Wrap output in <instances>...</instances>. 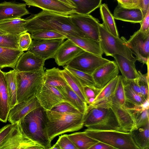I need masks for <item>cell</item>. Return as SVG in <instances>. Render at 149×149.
I'll use <instances>...</instances> for the list:
<instances>
[{"label": "cell", "mask_w": 149, "mask_h": 149, "mask_svg": "<svg viewBox=\"0 0 149 149\" xmlns=\"http://www.w3.org/2000/svg\"><path fill=\"white\" fill-rule=\"evenodd\" d=\"M19 122L24 135L41 145L44 149H49L51 141L48 135L46 112L43 107L33 110Z\"/></svg>", "instance_id": "2"}, {"label": "cell", "mask_w": 149, "mask_h": 149, "mask_svg": "<svg viewBox=\"0 0 149 149\" xmlns=\"http://www.w3.org/2000/svg\"><path fill=\"white\" fill-rule=\"evenodd\" d=\"M90 149H115V148L107 144L99 141L90 148Z\"/></svg>", "instance_id": "51"}, {"label": "cell", "mask_w": 149, "mask_h": 149, "mask_svg": "<svg viewBox=\"0 0 149 149\" xmlns=\"http://www.w3.org/2000/svg\"><path fill=\"white\" fill-rule=\"evenodd\" d=\"M139 149H149V123L130 132Z\"/></svg>", "instance_id": "28"}, {"label": "cell", "mask_w": 149, "mask_h": 149, "mask_svg": "<svg viewBox=\"0 0 149 149\" xmlns=\"http://www.w3.org/2000/svg\"><path fill=\"white\" fill-rule=\"evenodd\" d=\"M67 5L70 6L73 8H76L75 4L71 0H57Z\"/></svg>", "instance_id": "53"}, {"label": "cell", "mask_w": 149, "mask_h": 149, "mask_svg": "<svg viewBox=\"0 0 149 149\" xmlns=\"http://www.w3.org/2000/svg\"><path fill=\"white\" fill-rule=\"evenodd\" d=\"M112 57L124 80H131L137 78L138 72L136 68L135 62L119 55H115Z\"/></svg>", "instance_id": "23"}, {"label": "cell", "mask_w": 149, "mask_h": 149, "mask_svg": "<svg viewBox=\"0 0 149 149\" xmlns=\"http://www.w3.org/2000/svg\"><path fill=\"white\" fill-rule=\"evenodd\" d=\"M24 27L31 33L37 31L47 30L62 34L68 33L85 38L73 23L70 15L44 10L26 19Z\"/></svg>", "instance_id": "1"}, {"label": "cell", "mask_w": 149, "mask_h": 149, "mask_svg": "<svg viewBox=\"0 0 149 149\" xmlns=\"http://www.w3.org/2000/svg\"><path fill=\"white\" fill-rule=\"evenodd\" d=\"M26 5L40 8L42 10L69 15L75 9L57 0H22Z\"/></svg>", "instance_id": "18"}, {"label": "cell", "mask_w": 149, "mask_h": 149, "mask_svg": "<svg viewBox=\"0 0 149 149\" xmlns=\"http://www.w3.org/2000/svg\"><path fill=\"white\" fill-rule=\"evenodd\" d=\"M84 51L71 40L67 39L59 47L54 58L57 65L63 67Z\"/></svg>", "instance_id": "16"}, {"label": "cell", "mask_w": 149, "mask_h": 149, "mask_svg": "<svg viewBox=\"0 0 149 149\" xmlns=\"http://www.w3.org/2000/svg\"><path fill=\"white\" fill-rule=\"evenodd\" d=\"M32 41L31 34L29 33L25 32L20 34L18 42L19 50L23 52L28 51Z\"/></svg>", "instance_id": "44"}, {"label": "cell", "mask_w": 149, "mask_h": 149, "mask_svg": "<svg viewBox=\"0 0 149 149\" xmlns=\"http://www.w3.org/2000/svg\"><path fill=\"white\" fill-rule=\"evenodd\" d=\"M31 38L34 40H47L56 39H65L66 38L57 32L47 30H40L31 33Z\"/></svg>", "instance_id": "37"}, {"label": "cell", "mask_w": 149, "mask_h": 149, "mask_svg": "<svg viewBox=\"0 0 149 149\" xmlns=\"http://www.w3.org/2000/svg\"><path fill=\"white\" fill-rule=\"evenodd\" d=\"M56 143L60 149H77L68 137L67 134H64L59 136Z\"/></svg>", "instance_id": "46"}, {"label": "cell", "mask_w": 149, "mask_h": 149, "mask_svg": "<svg viewBox=\"0 0 149 149\" xmlns=\"http://www.w3.org/2000/svg\"><path fill=\"white\" fill-rule=\"evenodd\" d=\"M19 35L6 33L0 35V47L19 50L18 40Z\"/></svg>", "instance_id": "38"}, {"label": "cell", "mask_w": 149, "mask_h": 149, "mask_svg": "<svg viewBox=\"0 0 149 149\" xmlns=\"http://www.w3.org/2000/svg\"><path fill=\"white\" fill-rule=\"evenodd\" d=\"M26 3L5 1L0 3V22L6 19L20 18L29 13Z\"/></svg>", "instance_id": "20"}, {"label": "cell", "mask_w": 149, "mask_h": 149, "mask_svg": "<svg viewBox=\"0 0 149 149\" xmlns=\"http://www.w3.org/2000/svg\"><path fill=\"white\" fill-rule=\"evenodd\" d=\"M110 61L102 56L84 51L65 66L92 74L98 68Z\"/></svg>", "instance_id": "8"}, {"label": "cell", "mask_w": 149, "mask_h": 149, "mask_svg": "<svg viewBox=\"0 0 149 149\" xmlns=\"http://www.w3.org/2000/svg\"><path fill=\"white\" fill-rule=\"evenodd\" d=\"M67 135L77 149H90L99 142L87 136L84 131L75 132Z\"/></svg>", "instance_id": "31"}, {"label": "cell", "mask_w": 149, "mask_h": 149, "mask_svg": "<svg viewBox=\"0 0 149 149\" xmlns=\"http://www.w3.org/2000/svg\"><path fill=\"white\" fill-rule=\"evenodd\" d=\"M140 0H133V4L134 8H139Z\"/></svg>", "instance_id": "55"}, {"label": "cell", "mask_w": 149, "mask_h": 149, "mask_svg": "<svg viewBox=\"0 0 149 149\" xmlns=\"http://www.w3.org/2000/svg\"><path fill=\"white\" fill-rule=\"evenodd\" d=\"M106 102L113 111L124 132H130L137 128L134 115L131 110L120 106L111 97Z\"/></svg>", "instance_id": "13"}, {"label": "cell", "mask_w": 149, "mask_h": 149, "mask_svg": "<svg viewBox=\"0 0 149 149\" xmlns=\"http://www.w3.org/2000/svg\"><path fill=\"white\" fill-rule=\"evenodd\" d=\"M123 80L124 84L128 85L134 91L142 96L136 79L131 80H125L123 79Z\"/></svg>", "instance_id": "49"}, {"label": "cell", "mask_w": 149, "mask_h": 149, "mask_svg": "<svg viewBox=\"0 0 149 149\" xmlns=\"http://www.w3.org/2000/svg\"><path fill=\"white\" fill-rule=\"evenodd\" d=\"M45 67L36 71L17 72L16 74L17 103L36 96L44 84Z\"/></svg>", "instance_id": "5"}, {"label": "cell", "mask_w": 149, "mask_h": 149, "mask_svg": "<svg viewBox=\"0 0 149 149\" xmlns=\"http://www.w3.org/2000/svg\"><path fill=\"white\" fill-rule=\"evenodd\" d=\"M46 111L48 135L51 141L58 136L78 131L84 126L83 113H61L48 110Z\"/></svg>", "instance_id": "4"}, {"label": "cell", "mask_w": 149, "mask_h": 149, "mask_svg": "<svg viewBox=\"0 0 149 149\" xmlns=\"http://www.w3.org/2000/svg\"><path fill=\"white\" fill-rule=\"evenodd\" d=\"M15 69L4 72L8 96V103L10 110L17 103V84Z\"/></svg>", "instance_id": "29"}, {"label": "cell", "mask_w": 149, "mask_h": 149, "mask_svg": "<svg viewBox=\"0 0 149 149\" xmlns=\"http://www.w3.org/2000/svg\"><path fill=\"white\" fill-rule=\"evenodd\" d=\"M26 21L21 17L4 20L0 22V30L6 33L19 35L27 32L24 27Z\"/></svg>", "instance_id": "27"}, {"label": "cell", "mask_w": 149, "mask_h": 149, "mask_svg": "<svg viewBox=\"0 0 149 149\" xmlns=\"http://www.w3.org/2000/svg\"><path fill=\"white\" fill-rule=\"evenodd\" d=\"M45 60L27 51L19 57L15 69L17 72H29L39 71L45 67Z\"/></svg>", "instance_id": "19"}, {"label": "cell", "mask_w": 149, "mask_h": 149, "mask_svg": "<svg viewBox=\"0 0 149 149\" xmlns=\"http://www.w3.org/2000/svg\"><path fill=\"white\" fill-rule=\"evenodd\" d=\"M66 68L73 74L79 81L83 86L95 87V84L92 74L64 66Z\"/></svg>", "instance_id": "36"}, {"label": "cell", "mask_w": 149, "mask_h": 149, "mask_svg": "<svg viewBox=\"0 0 149 149\" xmlns=\"http://www.w3.org/2000/svg\"><path fill=\"white\" fill-rule=\"evenodd\" d=\"M64 40L62 39H33L28 51L45 60L54 58Z\"/></svg>", "instance_id": "11"}, {"label": "cell", "mask_w": 149, "mask_h": 149, "mask_svg": "<svg viewBox=\"0 0 149 149\" xmlns=\"http://www.w3.org/2000/svg\"><path fill=\"white\" fill-rule=\"evenodd\" d=\"M142 110L149 109V99H147L141 106Z\"/></svg>", "instance_id": "54"}, {"label": "cell", "mask_w": 149, "mask_h": 149, "mask_svg": "<svg viewBox=\"0 0 149 149\" xmlns=\"http://www.w3.org/2000/svg\"><path fill=\"white\" fill-rule=\"evenodd\" d=\"M100 12L104 26L106 30L114 36L119 37V35L114 18L105 3L101 4Z\"/></svg>", "instance_id": "32"}, {"label": "cell", "mask_w": 149, "mask_h": 149, "mask_svg": "<svg viewBox=\"0 0 149 149\" xmlns=\"http://www.w3.org/2000/svg\"><path fill=\"white\" fill-rule=\"evenodd\" d=\"M100 89L95 87H91L87 86H84V94L87 101L88 99L89 98H95L98 93Z\"/></svg>", "instance_id": "47"}, {"label": "cell", "mask_w": 149, "mask_h": 149, "mask_svg": "<svg viewBox=\"0 0 149 149\" xmlns=\"http://www.w3.org/2000/svg\"><path fill=\"white\" fill-rule=\"evenodd\" d=\"M137 81L139 85L141 95L145 100L149 98V74L148 71L145 74H143L138 71Z\"/></svg>", "instance_id": "41"}, {"label": "cell", "mask_w": 149, "mask_h": 149, "mask_svg": "<svg viewBox=\"0 0 149 149\" xmlns=\"http://www.w3.org/2000/svg\"><path fill=\"white\" fill-rule=\"evenodd\" d=\"M84 126L89 129L124 132L113 111L106 102L88 105L84 114Z\"/></svg>", "instance_id": "3"}, {"label": "cell", "mask_w": 149, "mask_h": 149, "mask_svg": "<svg viewBox=\"0 0 149 149\" xmlns=\"http://www.w3.org/2000/svg\"><path fill=\"white\" fill-rule=\"evenodd\" d=\"M69 15L73 23L85 38L99 41L100 23L98 19L89 14H81L74 13Z\"/></svg>", "instance_id": "10"}, {"label": "cell", "mask_w": 149, "mask_h": 149, "mask_svg": "<svg viewBox=\"0 0 149 149\" xmlns=\"http://www.w3.org/2000/svg\"><path fill=\"white\" fill-rule=\"evenodd\" d=\"M128 45L136 61L143 64L149 63V33H145L139 29L127 40Z\"/></svg>", "instance_id": "9"}, {"label": "cell", "mask_w": 149, "mask_h": 149, "mask_svg": "<svg viewBox=\"0 0 149 149\" xmlns=\"http://www.w3.org/2000/svg\"><path fill=\"white\" fill-rule=\"evenodd\" d=\"M62 74L68 84L81 99L88 105V102L85 95L84 86L78 79L66 68L61 70Z\"/></svg>", "instance_id": "30"}, {"label": "cell", "mask_w": 149, "mask_h": 149, "mask_svg": "<svg viewBox=\"0 0 149 149\" xmlns=\"http://www.w3.org/2000/svg\"><path fill=\"white\" fill-rule=\"evenodd\" d=\"M84 131L88 136L115 149H139L133 141L130 132L96 130L88 128Z\"/></svg>", "instance_id": "7"}, {"label": "cell", "mask_w": 149, "mask_h": 149, "mask_svg": "<svg viewBox=\"0 0 149 149\" xmlns=\"http://www.w3.org/2000/svg\"><path fill=\"white\" fill-rule=\"evenodd\" d=\"M15 123L7 124L0 129V149L10 136Z\"/></svg>", "instance_id": "45"}, {"label": "cell", "mask_w": 149, "mask_h": 149, "mask_svg": "<svg viewBox=\"0 0 149 149\" xmlns=\"http://www.w3.org/2000/svg\"><path fill=\"white\" fill-rule=\"evenodd\" d=\"M56 88L68 103L77 108L81 113L84 114L88 104L81 99L68 84Z\"/></svg>", "instance_id": "26"}, {"label": "cell", "mask_w": 149, "mask_h": 149, "mask_svg": "<svg viewBox=\"0 0 149 149\" xmlns=\"http://www.w3.org/2000/svg\"><path fill=\"white\" fill-rule=\"evenodd\" d=\"M63 35L67 39L71 40L84 51L102 56L103 52L99 41L68 33Z\"/></svg>", "instance_id": "21"}, {"label": "cell", "mask_w": 149, "mask_h": 149, "mask_svg": "<svg viewBox=\"0 0 149 149\" xmlns=\"http://www.w3.org/2000/svg\"><path fill=\"white\" fill-rule=\"evenodd\" d=\"M6 34V33L3 32L2 31L0 30V35L4 34Z\"/></svg>", "instance_id": "57"}, {"label": "cell", "mask_w": 149, "mask_h": 149, "mask_svg": "<svg viewBox=\"0 0 149 149\" xmlns=\"http://www.w3.org/2000/svg\"><path fill=\"white\" fill-rule=\"evenodd\" d=\"M41 107L36 96L22 101L9 110L8 120L11 124L15 123L33 110Z\"/></svg>", "instance_id": "17"}, {"label": "cell", "mask_w": 149, "mask_h": 149, "mask_svg": "<svg viewBox=\"0 0 149 149\" xmlns=\"http://www.w3.org/2000/svg\"><path fill=\"white\" fill-rule=\"evenodd\" d=\"M119 79V75L100 89L93 103L94 105L106 101L113 95Z\"/></svg>", "instance_id": "34"}, {"label": "cell", "mask_w": 149, "mask_h": 149, "mask_svg": "<svg viewBox=\"0 0 149 149\" xmlns=\"http://www.w3.org/2000/svg\"><path fill=\"white\" fill-rule=\"evenodd\" d=\"M8 96L4 72L0 68V121L6 123L9 111Z\"/></svg>", "instance_id": "24"}, {"label": "cell", "mask_w": 149, "mask_h": 149, "mask_svg": "<svg viewBox=\"0 0 149 149\" xmlns=\"http://www.w3.org/2000/svg\"><path fill=\"white\" fill-rule=\"evenodd\" d=\"M50 110L64 113H80L77 108L67 102H63L58 103L54 106Z\"/></svg>", "instance_id": "43"}, {"label": "cell", "mask_w": 149, "mask_h": 149, "mask_svg": "<svg viewBox=\"0 0 149 149\" xmlns=\"http://www.w3.org/2000/svg\"><path fill=\"white\" fill-rule=\"evenodd\" d=\"M99 41L103 53L106 56L112 57L115 55H119L136 62V58L124 37L120 38L113 35L106 30L103 23H99Z\"/></svg>", "instance_id": "6"}, {"label": "cell", "mask_w": 149, "mask_h": 149, "mask_svg": "<svg viewBox=\"0 0 149 149\" xmlns=\"http://www.w3.org/2000/svg\"><path fill=\"white\" fill-rule=\"evenodd\" d=\"M75 5V13L81 14H89L100 7L102 0H71Z\"/></svg>", "instance_id": "35"}, {"label": "cell", "mask_w": 149, "mask_h": 149, "mask_svg": "<svg viewBox=\"0 0 149 149\" xmlns=\"http://www.w3.org/2000/svg\"><path fill=\"white\" fill-rule=\"evenodd\" d=\"M141 27L139 29L145 33H149V9L143 20L140 23Z\"/></svg>", "instance_id": "48"}, {"label": "cell", "mask_w": 149, "mask_h": 149, "mask_svg": "<svg viewBox=\"0 0 149 149\" xmlns=\"http://www.w3.org/2000/svg\"><path fill=\"white\" fill-rule=\"evenodd\" d=\"M44 149L22 132L19 122L16 123L8 140L1 149Z\"/></svg>", "instance_id": "12"}, {"label": "cell", "mask_w": 149, "mask_h": 149, "mask_svg": "<svg viewBox=\"0 0 149 149\" xmlns=\"http://www.w3.org/2000/svg\"><path fill=\"white\" fill-rule=\"evenodd\" d=\"M59 149L60 148L58 146V145L56 143H55L53 146H51L49 149Z\"/></svg>", "instance_id": "56"}, {"label": "cell", "mask_w": 149, "mask_h": 149, "mask_svg": "<svg viewBox=\"0 0 149 149\" xmlns=\"http://www.w3.org/2000/svg\"><path fill=\"white\" fill-rule=\"evenodd\" d=\"M115 61H110L97 68L92 74L95 87L101 89L118 75Z\"/></svg>", "instance_id": "15"}, {"label": "cell", "mask_w": 149, "mask_h": 149, "mask_svg": "<svg viewBox=\"0 0 149 149\" xmlns=\"http://www.w3.org/2000/svg\"><path fill=\"white\" fill-rule=\"evenodd\" d=\"M124 84L126 102L137 107L140 106L146 100L128 85Z\"/></svg>", "instance_id": "39"}, {"label": "cell", "mask_w": 149, "mask_h": 149, "mask_svg": "<svg viewBox=\"0 0 149 149\" xmlns=\"http://www.w3.org/2000/svg\"><path fill=\"white\" fill-rule=\"evenodd\" d=\"M44 84L56 87L68 84L62 74L61 70L55 67L46 70Z\"/></svg>", "instance_id": "33"}, {"label": "cell", "mask_w": 149, "mask_h": 149, "mask_svg": "<svg viewBox=\"0 0 149 149\" xmlns=\"http://www.w3.org/2000/svg\"><path fill=\"white\" fill-rule=\"evenodd\" d=\"M111 98L120 106L125 107L126 100L123 80L121 75H119L118 82L114 94Z\"/></svg>", "instance_id": "40"}, {"label": "cell", "mask_w": 149, "mask_h": 149, "mask_svg": "<svg viewBox=\"0 0 149 149\" xmlns=\"http://www.w3.org/2000/svg\"><path fill=\"white\" fill-rule=\"evenodd\" d=\"M24 53L19 50L0 47V68L15 69L19 58Z\"/></svg>", "instance_id": "25"}, {"label": "cell", "mask_w": 149, "mask_h": 149, "mask_svg": "<svg viewBox=\"0 0 149 149\" xmlns=\"http://www.w3.org/2000/svg\"><path fill=\"white\" fill-rule=\"evenodd\" d=\"M36 97L41 106L46 110H50L61 102H68L56 87L45 84Z\"/></svg>", "instance_id": "14"}, {"label": "cell", "mask_w": 149, "mask_h": 149, "mask_svg": "<svg viewBox=\"0 0 149 149\" xmlns=\"http://www.w3.org/2000/svg\"><path fill=\"white\" fill-rule=\"evenodd\" d=\"M139 8L141 10L144 18L149 9V0H140Z\"/></svg>", "instance_id": "50"}, {"label": "cell", "mask_w": 149, "mask_h": 149, "mask_svg": "<svg viewBox=\"0 0 149 149\" xmlns=\"http://www.w3.org/2000/svg\"><path fill=\"white\" fill-rule=\"evenodd\" d=\"M131 110L134 115L136 128L149 123V109L142 110L139 108Z\"/></svg>", "instance_id": "42"}, {"label": "cell", "mask_w": 149, "mask_h": 149, "mask_svg": "<svg viewBox=\"0 0 149 149\" xmlns=\"http://www.w3.org/2000/svg\"><path fill=\"white\" fill-rule=\"evenodd\" d=\"M118 4L125 8H134L133 0H117Z\"/></svg>", "instance_id": "52"}, {"label": "cell", "mask_w": 149, "mask_h": 149, "mask_svg": "<svg viewBox=\"0 0 149 149\" xmlns=\"http://www.w3.org/2000/svg\"><path fill=\"white\" fill-rule=\"evenodd\" d=\"M113 15L114 19L133 23H140L144 18L139 8H126L118 3L114 10Z\"/></svg>", "instance_id": "22"}]
</instances>
